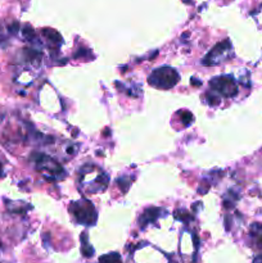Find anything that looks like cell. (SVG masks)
Here are the masks:
<instances>
[{
  "label": "cell",
  "instance_id": "4fadbf2b",
  "mask_svg": "<svg viewBox=\"0 0 262 263\" xmlns=\"http://www.w3.org/2000/svg\"><path fill=\"white\" fill-rule=\"evenodd\" d=\"M0 174H2V166H0Z\"/></svg>",
  "mask_w": 262,
  "mask_h": 263
},
{
  "label": "cell",
  "instance_id": "277c9868",
  "mask_svg": "<svg viewBox=\"0 0 262 263\" xmlns=\"http://www.w3.org/2000/svg\"><path fill=\"white\" fill-rule=\"evenodd\" d=\"M231 50V45L229 41H221L218 43L210 53L207 54V57L203 61V64L205 66H213V64H218L226 58L229 53Z\"/></svg>",
  "mask_w": 262,
  "mask_h": 263
},
{
  "label": "cell",
  "instance_id": "30bf717a",
  "mask_svg": "<svg viewBox=\"0 0 262 263\" xmlns=\"http://www.w3.org/2000/svg\"><path fill=\"white\" fill-rule=\"evenodd\" d=\"M86 234H82V254L85 257H92L94 254V249L91 248V246H89L86 241Z\"/></svg>",
  "mask_w": 262,
  "mask_h": 263
},
{
  "label": "cell",
  "instance_id": "7c38bea8",
  "mask_svg": "<svg viewBox=\"0 0 262 263\" xmlns=\"http://www.w3.org/2000/svg\"><path fill=\"white\" fill-rule=\"evenodd\" d=\"M253 263H262V254H259L258 257H256V259H254Z\"/></svg>",
  "mask_w": 262,
  "mask_h": 263
},
{
  "label": "cell",
  "instance_id": "8fae6325",
  "mask_svg": "<svg viewBox=\"0 0 262 263\" xmlns=\"http://www.w3.org/2000/svg\"><path fill=\"white\" fill-rule=\"evenodd\" d=\"M193 120H194V118H193V116L190 115L189 112H186V110L181 112V121L184 122L185 126H189L190 123L193 122Z\"/></svg>",
  "mask_w": 262,
  "mask_h": 263
},
{
  "label": "cell",
  "instance_id": "5b68a950",
  "mask_svg": "<svg viewBox=\"0 0 262 263\" xmlns=\"http://www.w3.org/2000/svg\"><path fill=\"white\" fill-rule=\"evenodd\" d=\"M36 163H38V168L40 170V171H44L45 174H48L49 172V175H50L49 177H50V179H53V176L55 177V179H58L59 174H63L62 167L45 156L39 154L38 159H36Z\"/></svg>",
  "mask_w": 262,
  "mask_h": 263
},
{
  "label": "cell",
  "instance_id": "52a82bcc",
  "mask_svg": "<svg viewBox=\"0 0 262 263\" xmlns=\"http://www.w3.org/2000/svg\"><path fill=\"white\" fill-rule=\"evenodd\" d=\"M252 236L256 238V244L258 248H262V226H259L258 223L252 228Z\"/></svg>",
  "mask_w": 262,
  "mask_h": 263
},
{
  "label": "cell",
  "instance_id": "ba28073f",
  "mask_svg": "<svg viewBox=\"0 0 262 263\" xmlns=\"http://www.w3.org/2000/svg\"><path fill=\"white\" fill-rule=\"evenodd\" d=\"M43 33H44V36H45V37L48 39V40L51 41V43L59 44L62 41L61 35H59V33L57 32V31L49 30V28H46V30H44Z\"/></svg>",
  "mask_w": 262,
  "mask_h": 263
},
{
  "label": "cell",
  "instance_id": "3957f363",
  "mask_svg": "<svg viewBox=\"0 0 262 263\" xmlns=\"http://www.w3.org/2000/svg\"><path fill=\"white\" fill-rule=\"evenodd\" d=\"M71 212L73 213L74 218L84 225H92L97 221V213H95L94 207L91 203L85 199L73 203L71 205Z\"/></svg>",
  "mask_w": 262,
  "mask_h": 263
},
{
  "label": "cell",
  "instance_id": "7a4b0ae2",
  "mask_svg": "<svg viewBox=\"0 0 262 263\" xmlns=\"http://www.w3.org/2000/svg\"><path fill=\"white\" fill-rule=\"evenodd\" d=\"M210 86L211 89H213L210 90V91H212L217 97L220 95V97L233 98L238 92V86H236L235 80L231 76L215 77V79L211 80Z\"/></svg>",
  "mask_w": 262,
  "mask_h": 263
},
{
  "label": "cell",
  "instance_id": "8992f818",
  "mask_svg": "<svg viewBox=\"0 0 262 263\" xmlns=\"http://www.w3.org/2000/svg\"><path fill=\"white\" fill-rule=\"evenodd\" d=\"M159 212H161V211H159L158 208H149V210H146L145 212L141 215V218H140L141 226L144 228V226L148 225L149 222L156 220V218L159 216Z\"/></svg>",
  "mask_w": 262,
  "mask_h": 263
},
{
  "label": "cell",
  "instance_id": "9c48e42d",
  "mask_svg": "<svg viewBox=\"0 0 262 263\" xmlns=\"http://www.w3.org/2000/svg\"><path fill=\"white\" fill-rule=\"evenodd\" d=\"M99 263H122V261H121V257L117 253H110L103 256L99 259Z\"/></svg>",
  "mask_w": 262,
  "mask_h": 263
},
{
  "label": "cell",
  "instance_id": "6da1fadb",
  "mask_svg": "<svg viewBox=\"0 0 262 263\" xmlns=\"http://www.w3.org/2000/svg\"><path fill=\"white\" fill-rule=\"evenodd\" d=\"M179 81V74L171 67H161L157 68L149 76V84L157 89H171Z\"/></svg>",
  "mask_w": 262,
  "mask_h": 263
}]
</instances>
